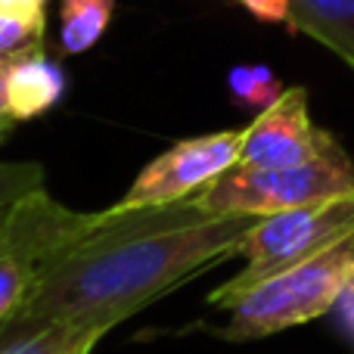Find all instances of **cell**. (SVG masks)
<instances>
[{"mask_svg": "<svg viewBox=\"0 0 354 354\" xmlns=\"http://www.w3.org/2000/svg\"><path fill=\"white\" fill-rule=\"evenodd\" d=\"M255 224V214L212 218L196 199L109 205L87 236L44 270L22 311L0 333L75 326L106 336L165 292L239 255Z\"/></svg>", "mask_w": 354, "mask_h": 354, "instance_id": "1", "label": "cell"}, {"mask_svg": "<svg viewBox=\"0 0 354 354\" xmlns=\"http://www.w3.org/2000/svg\"><path fill=\"white\" fill-rule=\"evenodd\" d=\"M354 274V233L326 252L264 280L230 308V320L221 326L227 342H252L292 330L324 317L336 308L345 283Z\"/></svg>", "mask_w": 354, "mask_h": 354, "instance_id": "2", "label": "cell"}, {"mask_svg": "<svg viewBox=\"0 0 354 354\" xmlns=\"http://www.w3.org/2000/svg\"><path fill=\"white\" fill-rule=\"evenodd\" d=\"M351 233L354 193L314 202V205L289 208V212L264 214V218H258V224L252 227V233L239 249V255H245V268L227 283H221L208 295V305L218 311H230L245 292L261 286L264 280L320 255Z\"/></svg>", "mask_w": 354, "mask_h": 354, "instance_id": "3", "label": "cell"}, {"mask_svg": "<svg viewBox=\"0 0 354 354\" xmlns=\"http://www.w3.org/2000/svg\"><path fill=\"white\" fill-rule=\"evenodd\" d=\"M348 193H354V162L333 137L320 156L292 168L233 165L193 199L212 218H224V214L264 218V214L339 199Z\"/></svg>", "mask_w": 354, "mask_h": 354, "instance_id": "4", "label": "cell"}, {"mask_svg": "<svg viewBox=\"0 0 354 354\" xmlns=\"http://www.w3.org/2000/svg\"><path fill=\"white\" fill-rule=\"evenodd\" d=\"M97 221L100 212H72L47 189L12 205L0 233V330L22 311L44 270L68 245L87 236Z\"/></svg>", "mask_w": 354, "mask_h": 354, "instance_id": "5", "label": "cell"}, {"mask_svg": "<svg viewBox=\"0 0 354 354\" xmlns=\"http://www.w3.org/2000/svg\"><path fill=\"white\" fill-rule=\"evenodd\" d=\"M243 137L245 128H230L174 143L162 156H156L149 165H143V171L134 177L128 193L115 205L143 208V205H168V202L193 199L212 180H218L224 171L239 165Z\"/></svg>", "mask_w": 354, "mask_h": 354, "instance_id": "6", "label": "cell"}, {"mask_svg": "<svg viewBox=\"0 0 354 354\" xmlns=\"http://www.w3.org/2000/svg\"><path fill=\"white\" fill-rule=\"evenodd\" d=\"M333 140L330 131L311 122L305 87H286L274 106L258 112L245 128L239 165L249 168H292L311 162Z\"/></svg>", "mask_w": 354, "mask_h": 354, "instance_id": "7", "label": "cell"}, {"mask_svg": "<svg viewBox=\"0 0 354 354\" xmlns=\"http://www.w3.org/2000/svg\"><path fill=\"white\" fill-rule=\"evenodd\" d=\"M66 72L59 68V62L47 56V47H35L10 59L6 91H10V106L19 122H31L56 109L66 97Z\"/></svg>", "mask_w": 354, "mask_h": 354, "instance_id": "8", "label": "cell"}, {"mask_svg": "<svg viewBox=\"0 0 354 354\" xmlns=\"http://www.w3.org/2000/svg\"><path fill=\"white\" fill-rule=\"evenodd\" d=\"M289 31L314 37L354 66V0H289Z\"/></svg>", "mask_w": 354, "mask_h": 354, "instance_id": "9", "label": "cell"}, {"mask_svg": "<svg viewBox=\"0 0 354 354\" xmlns=\"http://www.w3.org/2000/svg\"><path fill=\"white\" fill-rule=\"evenodd\" d=\"M115 16V0H62L59 3V47L62 53H87Z\"/></svg>", "mask_w": 354, "mask_h": 354, "instance_id": "10", "label": "cell"}, {"mask_svg": "<svg viewBox=\"0 0 354 354\" xmlns=\"http://www.w3.org/2000/svg\"><path fill=\"white\" fill-rule=\"evenodd\" d=\"M103 333L75 330V326H47L37 333H0V354H93Z\"/></svg>", "mask_w": 354, "mask_h": 354, "instance_id": "11", "label": "cell"}, {"mask_svg": "<svg viewBox=\"0 0 354 354\" xmlns=\"http://www.w3.org/2000/svg\"><path fill=\"white\" fill-rule=\"evenodd\" d=\"M227 87H230V97L236 100L239 106H245V109H258V112H264L268 106H274L277 100L286 93V87L280 84V78H277L268 66H236V68H230Z\"/></svg>", "mask_w": 354, "mask_h": 354, "instance_id": "12", "label": "cell"}, {"mask_svg": "<svg viewBox=\"0 0 354 354\" xmlns=\"http://www.w3.org/2000/svg\"><path fill=\"white\" fill-rule=\"evenodd\" d=\"M47 189V168L41 162H0V212Z\"/></svg>", "mask_w": 354, "mask_h": 354, "instance_id": "13", "label": "cell"}, {"mask_svg": "<svg viewBox=\"0 0 354 354\" xmlns=\"http://www.w3.org/2000/svg\"><path fill=\"white\" fill-rule=\"evenodd\" d=\"M44 31L19 22V19L0 12V59H12L19 53H28L35 47H44Z\"/></svg>", "mask_w": 354, "mask_h": 354, "instance_id": "14", "label": "cell"}, {"mask_svg": "<svg viewBox=\"0 0 354 354\" xmlns=\"http://www.w3.org/2000/svg\"><path fill=\"white\" fill-rule=\"evenodd\" d=\"M47 3L50 0H0V12L47 35Z\"/></svg>", "mask_w": 354, "mask_h": 354, "instance_id": "15", "label": "cell"}, {"mask_svg": "<svg viewBox=\"0 0 354 354\" xmlns=\"http://www.w3.org/2000/svg\"><path fill=\"white\" fill-rule=\"evenodd\" d=\"M233 3L245 6V10L255 19H261V22L289 25V0H233Z\"/></svg>", "mask_w": 354, "mask_h": 354, "instance_id": "16", "label": "cell"}, {"mask_svg": "<svg viewBox=\"0 0 354 354\" xmlns=\"http://www.w3.org/2000/svg\"><path fill=\"white\" fill-rule=\"evenodd\" d=\"M6 75H10V59H0V143L16 131L19 118L10 106V91H6Z\"/></svg>", "mask_w": 354, "mask_h": 354, "instance_id": "17", "label": "cell"}, {"mask_svg": "<svg viewBox=\"0 0 354 354\" xmlns=\"http://www.w3.org/2000/svg\"><path fill=\"white\" fill-rule=\"evenodd\" d=\"M336 308H339V311H342L345 324H348L351 330H354V274L348 277V283H345V289H342V295H339Z\"/></svg>", "mask_w": 354, "mask_h": 354, "instance_id": "18", "label": "cell"}, {"mask_svg": "<svg viewBox=\"0 0 354 354\" xmlns=\"http://www.w3.org/2000/svg\"><path fill=\"white\" fill-rule=\"evenodd\" d=\"M16 205H19V202H16ZM10 212H12V208H3V212H0V233H3L6 221H10Z\"/></svg>", "mask_w": 354, "mask_h": 354, "instance_id": "19", "label": "cell"}, {"mask_svg": "<svg viewBox=\"0 0 354 354\" xmlns=\"http://www.w3.org/2000/svg\"><path fill=\"white\" fill-rule=\"evenodd\" d=\"M230 3H233V0H230Z\"/></svg>", "mask_w": 354, "mask_h": 354, "instance_id": "20", "label": "cell"}, {"mask_svg": "<svg viewBox=\"0 0 354 354\" xmlns=\"http://www.w3.org/2000/svg\"><path fill=\"white\" fill-rule=\"evenodd\" d=\"M351 68H354V66H351Z\"/></svg>", "mask_w": 354, "mask_h": 354, "instance_id": "21", "label": "cell"}]
</instances>
